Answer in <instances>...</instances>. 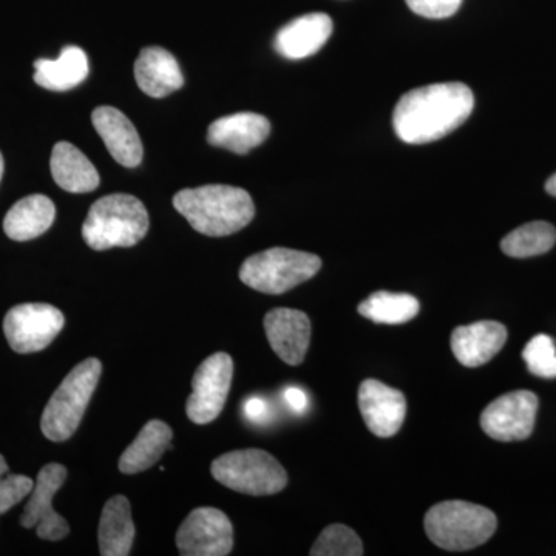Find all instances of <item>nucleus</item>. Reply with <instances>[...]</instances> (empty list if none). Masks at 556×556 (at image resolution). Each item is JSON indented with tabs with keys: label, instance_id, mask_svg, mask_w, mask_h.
<instances>
[{
	"label": "nucleus",
	"instance_id": "6ab92c4d",
	"mask_svg": "<svg viewBox=\"0 0 556 556\" xmlns=\"http://www.w3.org/2000/svg\"><path fill=\"white\" fill-rule=\"evenodd\" d=\"M135 79L150 98H166L185 84L181 68L174 54L161 47H148L135 62Z\"/></svg>",
	"mask_w": 556,
	"mask_h": 556
},
{
	"label": "nucleus",
	"instance_id": "4be33fe9",
	"mask_svg": "<svg viewBox=\"0 0 556 556\" xmlns=\"http://www.w3.org/2000/svg\"><path fill=\"white\" fill-rule=\"evenodd\" d=\"M174 431L163 420L153 419L142 427L135 441L119 457L121 473L137 475L155 466L170 447Z\"/></svg>",
	"mask_w": 556,
	"mask_h": 556
},
{
	"label": "nucleus",
	"instance_id": "c85d7f7f",
	"mask_svg": "<svg viewBox=\"0 0 556 556\" xmlns=\"http://www.w3.org/2000/svg\"><path fill=\"white\" fill-rule=\"evenodd\" d=\"M35 489V482L25 475H9L0 478V515L17 506Z\"/></svg>",
	"mask_w": 556,
	"mask_h": 556
},
{
	"label": "nucleus",
	"instance_id": "f257e3e1",
	"mask_svg": "<svg viewBox=\"0 0 556 556\" xmlns=\"http://www.w3.org/2000/svg\"><path fill=\"white\" fill-rule=\"evenodd\" d=\"M475 109L473 91L463 83H441L405 93L394 109V131L407 144H428L463 126Z\"/></svg>",
	"mask_w": 556,
	"mask_h": 556
},
{
	"label": "nucleus",
	"instance_id": "2eb2a0df",
	"mask_svg": "<svg viewBox=\"0 0 556 556\" xmlns=\"http://www.w3.org/2000/svg\"><path fill=\"white\" fill-rule=\"evenodd\" d=\"M332 27L334 25L328 14H303L280 28L274 39V49L287 60H305L316 54L328 42Z\"/></svg>",
	"mask_w": 556,
	"mask_h": 556
},
{
	"label": "nucleus",
	"instance_id": "72a5a7b5",
	"mask_svg": "<svg viewBox=\"0 0 556 556\" xmlns=\"http://www.w3.org/2000/svg\"><path fill=\"white\" fill-rule=\"evenodd\" d=\"M9 473V464H7L5 457L0 455V478L5 477Z\"/></svg>",
	"mask_w": 556,
	"mask_h": 556
},
{
	"label": "nucleus",
	"instance_id": "dca6fc26",
	"mask_svg": "<svg viewBox=\"0 0 556 556\" xmlns=\"http://www.w3.org/2000/svg\"><path fill=\"white\" fill-rule=\"evenodd\" d=\"M91 121L110 155L118 161L121 166L137 167L141 163L144 155L141 138L131 121L123 112L102 105L93 110Z\"/></svg>",
	"mask_w": 556,
	"mask_h": 556
},
{
	"label": "nucleus",
	"instance_id": "7c9ffc66",
	"mask_svg": "<svg viewBox=\"0 0 556 556\" xmlns=\"http://www.w3.org/2000/svg\"><path fill=\"white\" fill-rule=\"evenodd\" d=\"M243 409L247 419L251 420L252 424H257V426L268 424L270 416H273V408H270L268 402L258 396L249 397L248 401L244 402Z\"/></svg>",
	"mask_w": 556,
	"mask_h": 556
},
{
	"label": "nucleus",
	"instance_id": "aec40b11",
	"mask_svg": "<svg viewBox=\"0 0 556 556\" xmlns=\"http://www.w3.org/2000/svg\"><path fill=\"white\" fill-rule=\"evenodd\" d=\"M51 175L61 189L72 193L93 192L100 186V174L76 146L58 142L51 152Z\"/></svg>",
	"mask_w": 556,
	"mask_h": 556
},
{
	"label": "nucleus",
	"instance_id": "a878e982",
	"mask_svg": "<svg viewBox=\"0 0 556 556\" xmlns=\"http://www.w3.org/2000/svg\"><path fill=\"white\" fill-rule=\"evenodd\" d=\"M556 229L551 223L533 222L519 226L501 241V249L508 257L529 258L546 254L555 247Z\"/></svg>",
	"mask_w": 556,
	"mask_h": 556
},
{
	"label": "nucleus",
	"instance_id": "cd10ccee",
	"mask_svg": "<svg viewBox=\"0 0 556 556\" xmlns=\"http://www.w3.org/2000/svg\"><path fill=\"white\" fill-rule=\"evenodd\" d=\"M527 368L538 378H556V346L546 334L535 336L522 351Z\"/></svg>",
	"mask_w": 556,
	"mask_h": 556
},
{
	"label": "nucleus",
	"instance_id": "f704fd0d",
	"mask_svg": "<svg viewBox=\"0 0 556 556\" xmlns=\"http://www.w3.org/2000/svg\"><path fill=\"white\" fill-rule=\"evenodd\" d=\"M3 175V156L2 153H0V179H2Z\"/></svg>",
	"mask_w": 556,
	"mask_h": 556
},
{
	"label": "nucleus",
	"instance_id": "f3484780",
	"mask_svg": "<svg viewBox=\"0 0 556 556\" xmlns=\"http://www.w3.org/2000/svg\"><path fill=\"white\" fill-rule=\"evenodd\" d=\"M270 123L258 113L241 112L223 116L208 126L207 141L215 148L247 155L269 137Z\"/></svg>",
	"mask_w": 556,
	"mask_h": 556
},
{
	"label": "nucleus",
	"instance_id": "7ed1b4c3",
	"mask_svg": "<svg viewBox=\"0 0 556 556\" xmlns=\"http://www.w3.org/2000/svg\"><path fill=\"white\" fill-rule=\"evenodd\" d=\"M148 208L134 195L113 193L90 207L83 237L94 251L131 248L148 236Z\"/></svg>",
	"mask_w": 556,
	"mask_h": 556
},
{
	"label": "nucleus",
	"instance_id": "c756f323",
	"mask_svg": "<svg viewBox=\"0 0 556 556\" xmlns=\"http://www.w3.org/2000/svg\"><path fill=\"white\" fill-rule=\"evenodd\" d=\"M409 10L427 20H445L463 5V0H405Z\"/></svg>",
	"mask_w": 556,
	"mask_h": 556
},
{
	"label": "nucleus",
	"instance_id": "423d86ee",
	"mask_svg": "<svg viewBox=\"0 0 556 556\" xmlns=\"http://www.w3.org/2000/svg\"><path fill=\"white\" fill-rule=\"evenodd\" d=\"M321 268V260L309 252L273 248L251 255L241 265L240 280L263 294H283L305 283Z\"/></svg>",
	"mask_w": 556,
	"mask_h": 556
},
{
	"label": "nucleus",
	"instance_id": "b1692460",
	"mask_svg": "<svg viewBox=\"0 0 556 556\" xmlns=\"http://www.w3.org/2000/svg\"><path fill=\"white\" fill-rule=\"evenodd\" d=\"M89 76L86 51L76 46L65 47L58 60L35 62V83L47 90L67 91L78 87Z\"/></svg>",
	"mask_w": 556,
	"mask_h": 556
},
{
	"label": "nucleus",
	"instance_id": "5701e85b",
	"mask_svg": "<svg viewBox=\"0 0 556 556\" xmlns=\"http://www.w3.org/2000/svg\"><path fill=\"white\" fill-rule=\"evenodd\" d=\"M135 525L131 508L126 496L110 497L102 508L98 541L101 555L127 556L135 541Z\"/></svg>",
	"mask_w": 556,
	"mask_h": 556
},
{
	"label": "nucleus",
	"instance_id": "9d476101",
	"mask_svg": "<svg viewBox=\"0 0 556 556\" xmlns=\"http://www.w3.org/2000/svg\"><path fill=\"white\" fill-rule=\"evenodd\" d=\"M182 556H226L233 547V527L218 508H195L177 532Z\"/></svg>",
	"mask_w": 556,
	"mask_h": 556
},
{
	"label": "nucleus",
	"instance_id": "a211bd4d",
	"mask_svg": "<svg viewBox=\"0 0 556 556\" xmlns=\"http://www.w3.org/2000/svg\"><path fill=\"white\" fill-rule=\"evenodd\" d=\"M507 336V328L500 321L482 320L457 327L452 334L453 354L464 367H481L503 350Z\"/></svg>",
	"mask_w": 556,
	"mask_h": 556
},
{
	"label": "nucleus",
	"instance_id": "bb28decb",
	"mask_svg": "<svg viewBox=\"0 0 556 556\" xmlns=\"http://www.w3.org/2000/svg\"><path fill=\"white\" fill-rule=\"evenodd\" d=\"M313 556H361L364 555V544L353 529L343 525L328 526L317 538Z\"/></svg>",
	"mask_w": 556,
	"mask_h": 556
},
{
	"label": "nucleus",
	"instance_id": "412c9836",
	"mask_svg": "<svg viewBox=\"0 0 556 556\" xmlns=\"http://www.w3.org/2000/svg\"><path fill=\"white\" fill-rule=\"evenodd\" d=\"M54 217L56 207L49 197H25L7 212L3 230L14 241L38 239L51 228Z\"/></svg>",
	"mask_w": 556,
	"mask_h": 556
},
{
	"label": "nucleus",
	"instance_id": "ddd939ff",
	"mask_svg": "<svg viewBox=\"0 0 556 556\" xmlns=\"http://www.w3.org/2000/svg\"><path fill=\"white\" fill-rule=\"evenodd\" d=\"M358 408L372 434L391 438L399 433L404 424L407 399L396 388L368 379L358 388Z\"/></svg>",
	"mask_w": 556,
	"mask_h": 556
},
{
	"label": "nucleus",
	"instance_id": "0eeeda50",
	"mask_svg": "<svg viewBox=\"0 0 556 556\" xmlns=\"http://www.w3.org/2000/svg\"><path fill=\"white\" fill-rule=\"evenodd\" d=\"M212 477L233 492L269 496L288 484V475L276 457L265 450H236L212 463Z\"/></svg>",
	"mask_w": 556,
	"mask_h": 556
},
{
	"label": "nucleus",
	"instance_id": "f03ea898",
	"mask_svg": "<svg viewBox=\"0 0 556 556\" xmlns=\"http://www.w3.org/2000/svg\"><path fill=\"white\" fill-rule=\"evenodd\" d=\"M174 206L197 232L207 237L232 236L247 228L255 215L247 190L225 185L179 190Z\"/></svg>",
	"mask_w": 556,
	"mask_h": 556
},
{
	"label": "nucleus",
	"instance_id": "2f4dec72",
	"mask_svg": "<svg viewBox=\"0 0 556 556\" xmlns=\"http://www.w3.org/2000/svg\"><path fill=\"white\" fill-rule=\"evenodd\" d=\"M285 404L298 415H303L309 407V397L302 388L289 387L283 393Z\"/></svg>",
	"mask_w": 556,
	"mask_h": 556
},
{
	"label": "nucleus",
	"instance_id": "1a4fd4ad",
	"mask_svg": "<svg viewBox=\"0 0 556 556\" xmlns=\"http://www.w3.org/2000/svg\"><path fill=\"white\" fill-rule=\"evenodd\" d=\"M232 378L233 361L229 354H212L200 365L193 375V391L186 404V413L193 424L206 426L222 415Z\"/></svg>",
	"mask_w": 556,
	"mask_h": 556
},
{
	"label": "nucleus",
	"instance_id": "9b49d317",
	"mask_svg": "<svg viewBox=\"0 0 556 556\" xmlns=\"http://www.w3.org/2000/svg\"><path fill=\"white\" fill-rule=\"evenodd\" d=\"M67 479V468L61 464H47L39 471L30 501L24 508L21 526L36 529L40 540L61 541L70 533L68 522L53 508V497Z\"/></svg>",
	"mask_w": 556,
	"mask_h": 556
},
{
	"label": "nucleus",
	"instance_id": "39448f33",
	"mask_svg": "<svg viewBox=\"0 0 556 556\" xmlns=\"http://www.w3.org/2000/svg\"><path fill=\"white\" fill-rule=\"evenodd\" d=\"M101 372L102 364L94 357L86 358L68 372L43 409L40 419L43 437L53 442H64L76 433Z\"/></svg>",
	"mask_w": 556,
	"mask_h": 556
},
{
	"label": "nucleus",
	"instance_id": "f8f14e48",
	"mask_svg": "<svg viewBox=\"0 0 556 556\" xmlns=\"http://www.w3.org/2000/svg\"><path fill=\"white\" fill-rule=\"evenodd\" d=\"M536 413L535 393L527 390L511 391L495 399L482 412L481 427L495 441H525L535 427Z\"/></svg>",
	"mask_w": 556,
	"mask_h": 556
},
{
	"label": "nucleus",
	"instance_id": "6e6552de",
	"mask_svg": "<svg viewBox=\"0 0 556 556\" xmlns=\"http://www.w3.org/2000/svg\"><path fill=\"white\" fill-rule=\"evenodd\" d=\"M64 325V314L49 303H24L7 313L3 332L11 350L31 354L46 350L60 336Z\"/></svg>",
	"mask_w": 556,
	"mask_h": 556
},
{
	"label": "nucleus",
	"instance_id": "393cba45",
	"mask_svg": "<svg viewBox=\"0 0 556 556\" xmlns=\"http://www.w3.org/2000/svg\"><path fill=\"white\" fill-rule=\"evenodd\" d=\"M361 316L382 325H402L419 314V300L409 294L378 291L358 305Z\"/></svg>",
	"mask_w": 556,
	"mask_h": 556
},
{
	"label": "nucleus",
	"instance_id": "4468645a",
	"mask_svg": "<svg viewBox=\"0 0 556 556\" xmlns=\"http://www.w3.org/2000/svg\"><path fill=\"white\" fill-rule=\"evenodd\" d=\"M268 342L285 364L298 367L305 361L311 342V321L298 309L276 308L265 317Z\"/></svg>",
	"mask_w": 556,
	"mask_h": 556
},
{
	"label": "nucleus",
	"instance_id": "20e7f679",
	"mask_svg": "<svg viewBox=\"0 0 556 556\" xmlns=\"http://www.w3.org/2000/svg\"><path fill=\"white\" fill-rule=\"evenodd\" d=\"M426 532L431 543L450 552L471 551L496 532L497 519L490 508L467 501H444L427 511Z\"/></svg>",
	"mask_w": 556,
	"mask_h": 556
},
{
	"label": "nucleus",
	"instance_id": "473e14b6",
	"mask_svg": "<svg viewBox=\"0 0 556 556\" xmlns=\"http://www.w3.org/2000/svg\"><path fill=\"white\" fill-rule=\"evenodd\" d=\"M546 190L551 195L556 197V174L554 177L548 178V181L546 182Z\"/></svg>",
	"mask_w": 556,
	"mask_h": 556
}]
</instances>
